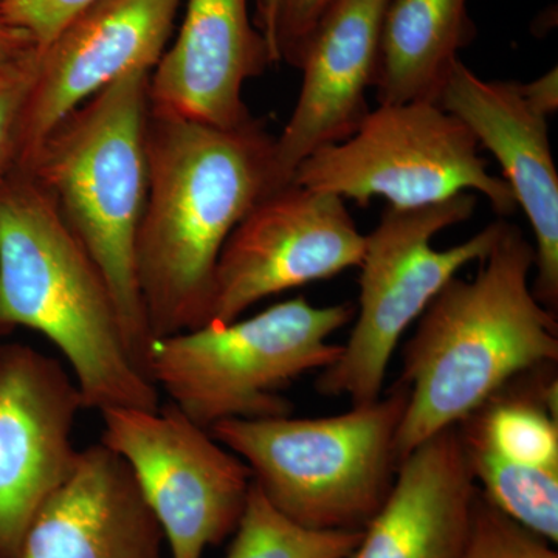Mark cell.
Masks as SVG:
<instances>
[{
  "instance_id": "cell-12",
  "label": "cell",
  "mask_w": 558,
  "mask_h": 558,
  "mask_svg": "<svg viewBox=\"0 0 558 558\" xmlns=\"http://www.w3.org/2000/svg\"><path fill=\"white\" fill-rule=\"evenodd\" d=\"M185 0H97L33 57L17 170L69 113L134 70L153 72Z\"/></svg>"
},
{
  "instance_id": "cell-5",
  "label": "cell",
  "mask_w": 558,
  "mask_h": 558,
  "mask_svg": "<svg viewBox=\"0 0 558 558\" xmlns=\"http://www.w3.org/2000/svg\"><path fill=\"white\" fill-rule=\"evenodd\" d=\"M409 395L398 381L387 396L337 416L229 418L209 433L248 465L282 515L318 531H363L395 486Z\"/></svg>"
},
{
  "instance_id": "cell-18",
  "label": "cell",
  "mask_w": 558,
  "mask_h": 558,
  "mask_svg": "<svg viewBox=\"0 0 558 558\" xmlns=\"http://www.w3.org/2000/svg\"><path fill=\"white\" fill-rule=\"evenodd\" d=\"M476 33L469 0H391L371 86L379 105L438 102L459 51Z\"/></svg>"
},
{
  "instance_id": "cell-4",
  "label": "cell",
  "mask_w": 558,
  "mask_h": 558,
  "mask_svg": "<svg viewBox=\"0 0 558 558\" xmlns=\"http://www.w3.org/2000/svg\"><path fill=\"white\" fill-rule=\"evenodd\" d=\"M149 75L134 70L83 102L22 170L49 193L97 264L143 371L153 337L140 295L135 245L148 191Z\"/></svg>"
},
{
  "instance_id": "cell-16",
  "label": "cell",
  "mask_w": 558,
  "mask_h": 558,
  "mask_svg": "<svg viewBox=\"0 0 558 558\" xmlns=\"http://www.w3.org/2000/svg\"><path fill=\"white\" fill-rule=\"evenodd\" d=\"M167 549L130 468L100 442L80 451L28 529L20 558H170Z\"/></svg>"
},
{
  "instance_id": "cell-20",
  "label": "cell",
  "mask_w": 558,
  "mask_h": 558,
  "mask_svg": "<svg viewBox=\"0 0 558 558\" xmlns=\"http://www.w3.org/2000/svg\"><path fill=\"white\" fill-rule=\"evenodd\" d=\"M458 558H558V553L556 545L509 519L478 488Z\"/></svg>"
},
{
  "instance_id": "cell-13",
  "label": "cell",
  "mask_w": 558,
  "mask_h": 558,
  "mask_svg": "<svg viewBox=\"0 0 558 558\" xmlns=\"http://www.w3.org/2000/svg\"><path fill=\"white\" fill-rule=\"evenodd\" d=\"M391 0H332L312 31L299 68L303 83L271 156V189L292 182L315 150L351 137L369 113L381 24Z\"/></svg>"
},
{
  "instance_id": "cell-21",
  "label": "cell",
  "mask_w": 558,
  "mask_h": 558,
  "mask_svg": "<svg viewBox=\"0 0 558 558\" xmlns=\"http://www.w3.org/2000/svg\"><path fill=\"white\" fill-rule=\"evenodd\" d=\"M94 2L97 0H0V20L27 32L40 49Z\"/></svg>"
},
{
  "instance_id": "cell-14",
  "label": "cell",
  "mask_w": 558,
  "mask_h": 558,
  "mask_svg": "<svg viewBox=\"0 0 558 558\" xmlns=\"http://www.w3.org/2000/svg\"><path fill=\"white\" fill-rule=\"evenodd\" d=\"M439 105L490 150L506 183L531 222L535 240L532 293L553 314L558 310V172L548 117L521 95L517 81L480 78L461 60L451 69Z\"/></svg>"
},
{
  "instance_id": "cell-27",
  "label": "cell",
  "mask_w": 558,
  "mask_h": 558,
  "mask_svg": "<svg viewBox=\"0 0 558 558\" xmlns=\"http://www.w3.org/2000/svg\"><path fill=\"white\" fill-rule=\"evenodd\" d=\"M3 73H5V72H3Z\"/></svg>"
},
{
  "instance_id": "cell-9",
  "label": "cell",
  "mask_w": 558,
  "mask_h": 558,
  "mask_svg": "<svg viewBox=\"0 0 558 558\" xmlns=\"http://www.w3.org/2000/svg\"><path fill=\"white\" fill-rule=\"evenodd\" d=\"M102 446L123 459L159 521L170 558H204L236 531L253 476L207 428L168 403L101 411Z\"/></svg>"
},
{
  "instance_id": "cell-19",
  "label": "cell",
  "mask_w": 558,
  "mask_h": 558,
  "mask_svg": "<svg viewBox=\"0 0 558 558\" xmlns=\"http://www.w3.org/2000/svg\"><path fill=\"white\" fill-rule=\"evenodd\" d=\"M226 558H348L363 531L301 526L267 501L255 483Z\"/></svg>"
},
{
  "instance_id": "cell-25",
  "label": "cell",
  "mask_w": 558,
  "mask_h": 558,
  "mask_svg": "<svg viewBox=\"0 0 558 558\" xmlns=\"http://www.w3.org/2000/svg\"><path fill=\"white\" fill-rule=\"evenodd\" d=\"M521 95L542 116L549 117L558 109V72L557 68L550 69L545 75L531 81L519 83Z\"/></svg>"
},
{
  "instance_id": "cell-15",
  "label": "cell",
  "mask_w": 558,
  "mask_h": 558,
  "mask_svg": "<svg viewBox=\"0 0 558 558\" xmlns=\"http://www.w3.org/2000/svg\"><path fill=\"white\" fill-rule=\"evenodd\" d=\"M178 38L149 75V110L231 130L253 119L245 83L271 64L248 0H185Z\"/></svg>"
},
{
  "instance_id": "cell-26",
  "label": "cell",
  "mask_w": 558,
  "mask_h": 558,
  "mask_svg": "<svg viewBox=\"0 0 558 558\" xmlns=\"http://www.w3.org/2000/svg\"><path fill=\"white\" fill-rule=\"evenodd\" d=\"M279 0H256V28L266 39L269 47L271 64H277L278 54L275 46V35H277Z\"/></svg>"
},
{
  "instance_id": "cell-8",
  "label": "cell",
  "mask_w": 558,
  "mask_h": 558,
  "mask_svg": "<svg viewBox=\"0 0 558 558\" xmlns=\"http://www.w3.org/2000/svg\"><path fill=\"white\" fill-rule=\"evenodd\" d=\"M472 131L439 102L379 105L351 137L311 154L292 182L368 205L438 204L461 193H480L501 218L517 211L506 180L487 170ZM290 182V183H292Z\"/></svg>"
},
{
  "instance_id": "cell-17",
  "label": "cell",
  "mask_w": 558,
  "mask_h": 558,
  "mask_svg": "<svg viewBox=\"0 0 558 558\" xmlns=\"http://www.w3.org/2000/svg\"><path fill=\"white\" fill-rule=\"evenodd\" d=\"M478 486L457 425L402 459L395 486L348 558H458Z\"/></svg>"
},
{
  "instance_id": "cell-6",
  "label": "cell",
  "mask_w": 558,
  "mask_h": 558,
  "mask_svg": "<svg viewBox=\"0 0 558 558\" xmlns=\"http://www.w3.org/2000/svg\"><path fill=\"white\" fill-rule=\"evenodd\" d=\"M354 315L348 303L281 301L253 317L154 339L146 376L208 432L229 418L290 416L293 405L282 389L340 357V344L328 340Z\"/></svg>"
},
{
  "instance_id": "cell-2",
  "label": "cell",
  "mask_w": 558,
  "mask_h": 558,
  "mask_svg": "<svg viewBox=\"0 0 558 558\" xmlns=\"http://www.w3.org/2000/svg\"><path fill=\"white\" fill-rule=\"evenodd\" d=\"M480 263L475 278L444 286L402 349L399 381L410 395L396 436L398 465L509 381L557 363V318L532 293L535 250L523 230L506 222Z\"/></svg>"
},
{
  "instance_id": "cell-23",
  "label": "cell",
  "mask_w": 558,
  "mask_h": 558,
  "mask_svg": "<svg viewBox=\"0 0 558 558\" xmlns=\"http://www.w3.org/2000/svg\"><path fill=\"white\" fill-rule=\"evenodd\" d=\"M330 2L332 0H279L275 35L278 62L299 68L304 46Z\"/></svg>"
},
{
  "instance_id": "cell-1",
  "label": "cell",
  "mask_w": 558,
  "mask_h": 558,
  "mask_svg": "<svg viewBox=\"0 0 558 558\" xmlns=\"http://www.w3.org/2000/svg\"><path fill=\"white\" fill-rule=\"evenodd\" d=\"M274 143L256 119L222 130L149 110L135 269L153 340L207 325L223 245L274 191Z\"/></svg>"
},
{
  "instance_id": "cell-24",
  "label": "cell",
  "mask_w": 558,
  "mask_h": 558,
  "mask_svg": "<svg viewBox=\"0 0 558 558\" xmlns=\"http://www.w3.org/2000/svg\"><path fill=\"white\" fill-rule=\"evenodd\" d=\"M35 51V40L27 32L0 20V73L27 64Z\"/></svg>"
},
{
  "instance_id": "cell-7",
  "label": "cell",
  "mask_w": 558,
  "mask_h": 558,
  "mask_svg": "<svg viewBox=\"0 0 558 558\" xmlns=\"http://www.w3.org/2000/svg\"><path fill=\"white\" fill-rule=\"evenodd\" d=\"M476 202L475 194L461 193L424 207L388 205L381 213L365 234L354 329L340 357L319 371V395L348 398L352 405L380 398L403 333L459 270L486 258L505 230L506 220H495L462 244L433 248L436 234L472 218Z\"/></svg>"
},
{
  "instance_id": "cell-10",
  "label": "cell",
  "mask_w": 558,
  "mask_h": 558,
  "mask_svg": "<svg viewBox=\"0 0 558 558\" xmlns=\"http://www.w3.org/2000/svg\"><path fill=\"white\" fill-rule=\"evenodd\" d=\"M365 234L332 193L289 183L238 223L220 253L207 325L241 318L259 301L360 267Z\"/></svg>"
},
{
  "instance_id": "cell-22",
  "label": "cell",
  "mask_w": 558,
  "mask_h": 558,
  "mask_svg": "<svg viewBox=\"0 0 558 558\" xmlns=\"http://www.w3.org/2000/svg\"><path fill=\"white\" fill-rule=\"evenodd\" d=\"M32 70L33 58L20 69L0 73V183L17 170L22 112L31 89Z\"/></svg>"
},
{
  "instance_id": "cell-11",
  "label": "cell",
  "mask_w": 558,
  "mask_h": 558,
  "mask_svg": "<svg viewBox=\"0 0 558 558\" xmlns=\"http://www.w3.org/2000/svg\"><path fill=\"white\" fill-rule=\"evenodd\" d=\"M81 410L61 362L28 344L0 347V558H20L33 521L75 469Z\"/></svg>"
},
{
  "instance_id": "cell-3",
  "label": "cell",
  "mask_w": 558,
  "mask_h": 558,
  "mask_svg": "<svg viewBox=\"0 0 558 558\" xmlns=\"http://www.w3.org/2000/svg\"><path fill=\"white\" fill-rule=\"evenodd\" d=\"M32 329L72 369L86 410H156L108 282L49 193L16 170L0 183V333Z\"/></svg>"
}]
</instances>
